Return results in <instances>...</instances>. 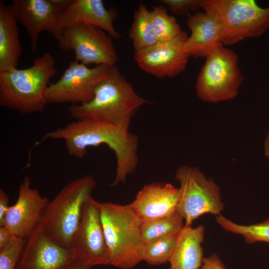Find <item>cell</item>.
<instances>
[{
    "label": "cell",
    "mask_w": 269,
    "mask_h": 269,
    "mask_svg": "<svg viewBox=\"0 0 269 269\" xmlns=\"http://www.w3.org/2000/svg\"><path fill=\"white\" fill-rule=\"evenodd\" d=\"M48 139H62L70 155L83 158L88 147L106 144L115 154L116 174L112 186L125 183L138 164V138L112 123L98 120H77L62 128L46 133L41 141Z\"/></svg>",
    "instance_id": "6da1fadb"
},
{
    "label": "cell",
    "mask_w": 269,
    "mask_h": 269,
    "mask_svg": "<svg viewBox=\"0 0 269 269\" xmlns=\"http://www.w3.org/2000/svg\"><path fill=\"white\" fill-rule=\"evenodd\" d=\"M150 103L135 92L132 84L114 66L107 78L97 86L91 101L72 105L68 110L70 116L77 120L105 121L129 130L132 119L137 111L143 105Z\"/></svg>",
    "instance_id": "7a4b0ae2"
},
{
    "label": "cell",
    "mask_w": 269,
    "mask_h": 269,
    "mask_svg": "<svg viewBox=\"0 0 269 269\" xmlns=\"http://www.w3.org/2000/svg\"><path fill=\"white\" fill-rule=\"evenodd\" d=\"M57 72L54 58L45 53L29 68L0 72V105L23 114L43 111L49 81Z\"/></svg>",
    "instance_id": "3957f363"
},
{
    "label": "cell",
    "mask_w": 269,
    "mask_h": 269,
    "mask_svg": "<svg viewBox=\"0 0 269 269\" xmlns=\"http://www.w3.org/2000/svg\"><path fill=\"white\" fill-rule=\"evenodd\" d=\"M91 175L67 183L46 206L37 227L58 244L72 248L84 204L96 187Z\"/></svg>",
    "instance_id": "277c9868"
},
{
    "label": "cell",
    "mask_w": 269,
    "mask_h": 269,
    "mask_svg": "<svg viewBox=\"0 0 269 269\" xmlns=\"http://www.w3.org/2000/svg\"><path fill=\"white\" fill-rule=\"evenodd\" d=\"M98 204L110 265L123 269L134 267L143 261L141 221L129 204Z\"/></svg>",
    "instance_id": "5b68a950"
},
{
    "label": "cell",
    "mask_w": 269,
    "mask_h": 269,
    "mask_svg": "<svg viewBox=\"0 0 269 269\" xmlns=\"http://www.w3.org/2000/svg\"><path fill=\"white\" fill-rule=\"evenodd\" d=\"M202 8L218 22L223 45L259 37L269 28V6L254 0H203Z\"/></svg>",
    "instance_id": "8992f818"
},
{
    "label": "cell",
    "mask_w": 269,
    "mask_h": 269,
    "mask_svg": "<svg viewBox=\"0 0 269 269\" xmlns=\"http://www.w3.org/2000/svg\"><path fill=\"white\" fill-rule=\"evenodd\" d=\"M205 58L196 83L198 97L211 103L235 98L243 82L237 54L223 46Z\"/></svg>",
    "instance_id": "52a82bcc"
},
{
    "label": "cell",
    "mask_w": 269,
    "mask_h": 269,
    "mask_svg": "<svg viewBox=\"0 0 269 269\" xmlns=\"http://www.w3.org/2000/svg\"><path fill=\"white\" fill-rule=\"evenodd\" d=\"M175 178L180 184L176 212L191 226L200 216L207 214L219 215L224 209L218 186L207 179L198 168L184 165L179 167Z\"/></svg>",
    "instance_id": "ba28073f"
},
{
    "label": "cell",
    "mask_w": 269,
    "mask_h": 269,
    "mask_svg": "<svg viewBox=\"0 0 269 269\" xmlns=\"http://www.w3.org/2000/svg\"><path fill=\"white\" fill-rule=\"evenodd\" d=\"M111 68L107 65L89 68L76 60L71 61L59 79L49 84L45 93L47 104L79 105L89 102L97 86L108 77Z\"/></svg>",
    "instance_id": "9c48e42d"
},
{
    "label": "cell",
    "mask_w": 269,
    "mask_h": 269,
    "mask_svg": "<svg viewBox=\"0 0 269 269\" xmlns=\"http://www.w3.org/2000/svg\"><path fill=\"white\" fill-rule=\"evenodd\" d=\"M58 41L59 48L73 51L75 60L90 64L116 66L118 55L112 37L98 28L77 23L65 27Z\"/></svg>",
    "instance_id": "30bf717a"
},
{
    "label": "cell",
    "mask_w": 269,
    "mask_h": 269,
    "mask_svg": "<svg viewBox=\"0 0 269 269\" xmlns=\"http://www.w3.org/2000/svg\"><path fill=\"white\" fill-rule=\"evenodd\" d=\"M98 203L92 197L85 202L72 246L76 259L92 267L110 265Z\"/></svg>",
    "instance_id": "8fae6325"
},
{
    "label": "cell",
    "mask_w": 269,
    "mask_h": 269,
    "mask_svg": "<svg viewBox=\"0 0 269 269\" xmlns=\"http://www.w3.org/2000/svg\"><path fill=\"white\" fill-rule=\"evenodd\" d=\"M188 37L182 31L171 40L159 41L134 52V60L141 70L157 78L174 77L186 68L190 56L184 51V45Z\"/></svg>",
    "instance_id": "7c38bea8"
},
{
    "label": "cell",
    "mask_w": 269,
    "mask_h": 269,
    "mask_svg": "<svg viewBox=\"0 0 269 269\" xmlns=\"http://www.w3.org/2000/svg\"><path fill=\"white\" fill-rule=\"evenodd\" d=\"M49 201L38 190L32 188L31 179L25 176L19 186L16 201L9 207L2 226L26 239L38 226Z\"/></svg>",
    "instance_id": "4fadbf2b"
},
{
    "label": "cell",
    "mask_w": 269,
    "mask_h": 269,
    "mask_svg": "<svg viewBox=\"0 0 269 269\" xmlns=\"http://www.w3.org/2000/svg\"><path fill=\"white\" fill-rule=\"evenodd\" d=\"M75 259L73 248L55 242L37 227L26 239L16 269H62Z\"/></svg>",
    "instance_id": "5bb4252c"
},
{
    "label": "cell",
    "mask_w": 269,
    "mask_h": 269,
    "mask_svg": "<svg viewBox=\"0 0 269 269\" xmlns=\"http://www.w3.org/2000/svg\"><path fill=\"white\" fill-rule=\"evenodd\" d=\"M10 6L17 22L27 31L33 52L37 50L42 31H48L58 40V21L62 11L53 0H14Z\"/></svg>",
    "instance_id": "9a60e30c"
},
{
    "label": "cell",
    "mask_w": 269,
    "mask_h": 269,
    "mask_svg": "<svg viewBox=\"0 0 269 269\" xmlns=\"http://www.w3.org/2000/svg\"><path fill=\"white\" fill-rule=\"evenodd\" d=\"M117 14L114 8H106L102 0H74L60 14L57 25L60 37L67 26L82 23L101 29L112 38H120L121 35L114 25Z\"/></svg>",
    "instance_id": "2e32d148"
},
{
    "label": "cell",
    "mask_w": 269,
    "mask_h": 269,
    "mask_svg": "<svg viewBox=\"0 0 269 269\" xmlns=\"http://www.w3.org/2000/svg\"><path fill=\"white\" fill-rule=\"evenodd\" d=\"M179 188L170 183H152L138 191L129 206L141 222L170 216L176 212Z\"/></svg>",
    "instance_id": "e0dca14e"
},
{
    "label": "cell",
    "mask_w": 269,
    "mask_h": 269,
    "mask_svg": "<svg viewBox=\"0 0 269 269\" xmlns=\"http://www.w3.org/2000/svg\"><path fill=\"white\" fill-rule=\"evenodd\" d=\"M187 24L191 34L185 42L184 49L190 57L206 58L224 46L219 24L209 14L196 12L188 16Z\"/></svg>",
    "instance_id": "ac0fdd59"
},
{
    "label": "cell",
    "mask_w": 269,
    "mask_h": 269,
    "mask_svg": "<svg viewBox=\"0 0 269 269\" xmlns=\"http://www.w3.org/2000/svg\"><path fill=\"white\" fill-rule=\"evenodd\" d=\"M204 227L185 226L177 238L169 269H199L203 260Z\"/></svg>",
    "instance_id": "d6986e66"
},
{
    "label": "cell",
    "mask_w": 269,
    "mask_h": 269,
    "mask_svg": "<svg viewBox=\"0 0 269 269\" xmlns=\"http://www.w3.org/2000/svg\"><path fill=\"white\" fill-rule=\"evenodd\" d=\"M17 21L10 5L0 1V72L17 68L22 52Z\"/></svg>",
    "instance_id": "ffe728a7"
},
{
    "label": "cell",
    "mask_w": 269,
    "mask_h": 269,
    "mask_svg": "<svg viewBox=\"0 0 269 269\" xmlns=\"http://www.w3.org/2000/svg\"><path fill=\"white\" fill-rule=\"evenodd\" d=\"M129 36L133 41L134 52L147 49L159 42L153 30L150 11L142 3L134 10Z\"/></svg>",
    "instance_id": "44dd1931"
},
{
    "label": "cell",
    "mask_w": 269,
    "mask_h": 269,
    "mask_svg": "<svg viewBox=\"0 0 269 269\" xmlns=\"http://www.w3.org/2000/svg\"><path fill=\"white\" fill-rule=\"evenodd\" d=\"M183 221L176 212L168 217L141 222L140 233L144 243L162 238L177 236L184 228Z\"/></svg>",
    "instance_id": "7402d4cb"
},
{
    "label": "cell",
    "mask_w": 269,
    "mask_h": 269,
    "mask_svg": "<svg viewBox=\"0 0 269 269\" xmlns=\"http://www.w3.org/2000/svg\"><path fill=\"white\" fill-rule=\"evenodd\" d=\"M216 220L226 231L242 236L248 244L258 242L269 244V217L261 223L249 225L237 224L221 214L216 216Z\"/></svg>",
    "instance_id": "603a6c76"
},
{
    "label": "cell",
    "mask_w": 269,
    "mask_h": 269,
    "mask_svg": "<svg viewBox=\"0 0 269 269\" xmlns=\"http://www.w3.org/2000/svg\"><path fill=\"white\" fill-rule=\"evenodd\" d=\"M150 15L153 30L159 41L171 40L182 31L175 18L169 15L162 5L153 6Z\"/></svg>",
    "instance_id": "cb8c5ba5"
},
{
    "label": "cell",
    "mask_w": 269,
    "mask_h": 269,
    "mask_svg": "<svg viewBox=\"0 0 269 269\" xmlns=\"http://www.w3.org/2000/svg\"><path fill=\"white\" fill-rule=\"evenodd\" d=\"M177 236L162 238L144 243L143 261L152 266L168 262L174 250Z\"/></svg>",
    "instance_id": "d4e9b609"
},
{
    "label": "cell",
    "mask_w": 269,
    "mask_h": 269,
    "mask_svg": "<svg viewBox=\"0 0 269 269\" xmlns=\"http://www.w3.org/2000/svg\"><path fill=\"white\" fill-rule=\"evenodd\" d=\"M26 239L15 237L5 248L0 250V269H16Z\"/></svg>",
    "instance_id": "484cf974"
},
{
    "label": "cell",
    "mask_w": 269,
    "mask_h": 269,
    "mask_svg": "<svg viewBox=\"0 0 269 269\" xmlns=\"http://www.w3.org/2000/svg\"><path fill=\"white\" fill-rule=\"evenodd\" d=\"M169 10L177 15H184L202 8L203 0H160Z\"/></svg>",
    "instance_id": "4316f807"
},
{
    "label": "cell",
    "mask_w": 269,
    "mask_h": 269,
    "mask_svg": "<svg viewBox=\"0 0 269 269\" xmlns=\"http://www.w3.org/2000/svg\"><path fill=\"white\" fill-rule=\"evenodd\" d=\"M199 269H227L225 265L216 254L204 258L202 266Z\"/></svg>",
    "instance_id": "83f0119b"
},
{
    "label": "cell",
    "mask_w": 269,
    "mask_h": 269,
    "mask_svg": "<svg viewBox=\"0 0 269 269\" xmlns=\"http://www.w3.org/2000/svg\"><path fill=\"white\" fill-rule=\"evenodd\" d=\"M9 198L3 188H0V226L3 224L4 219L8 211Z\"/></svg>",
    "instance_id": "f1b7e54d"
},
{
    "label": "cell",
    "mask_w": 269,
    "mask_h": 269,
    "mask_svg": "<svg viewBox=\"0 0 269 269\" xmlns=\"http://www.w3.org/2000/svg\"><path fill=\"white\" fill-rule=\"evenodd\" d=\"M15 236L4 226H0V250L6 247Z\"/></svg>",
    "instance_id": "f546056e"
},
{
    "label": "cell",
    "mask_w": 269,
    "mask_h": 269,
    "mask_svg": "<svg viewBox=\"0 0 269 269\" xmlns=\"http://www.w3.org/2000/svg\"><path fill=\"white\" fill-rule=\"evenodd\" d=\"M92 267L90 264L76 259L62 269H91Z\"/></svg>",
    "instance_id": "4dcf8cb0"
},
{
    "label": "cell",
    "mask_w": 269,
    "mask_h": 269,
    "mask_svg": "<svg viewBox=\"0 0 269 269\" xmlns=\"http://www.w3.org/2000/svg\"><path fill=\"white\" fill-rule=\"evenodd\" d=\"M265 153L269 161V133L265 142Z\"/></svg>",
    "instance_id": "1f68e13d"
}]
</instances>
